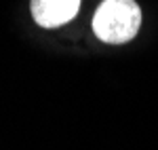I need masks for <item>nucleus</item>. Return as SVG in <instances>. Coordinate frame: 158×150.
Segmentation results:
<instances>
[{
	"label": "nucleus",
	"instance_id": "1",
	"mask_svg": "<svg viewBox=\"0 0 158 150\" xmlns=\"http://www.w3.org/2000/svg\"><path fill=\"white\" fill-rule=\"evenodd\" d=\"M141 11L135 0H103L93 17V30L103 42L120 45L139 32Z\"/></svg>",
	"mask_w": 158,
	"mask_h": 150
},
{
	"label": "nucleus",
	"instance_id": "2",
	"mask_svg": "<svg viewBox=\"0 0 158 150\" xmlns=\"http://www.w3.org/2000/svg\"><path fill=\"white\" fill-rule=\"evenodd\" d=\"M80 0H32V15L42 28L63 25L78 13Z\"/></svg>",
	"mask_w": 158,
	"mask_h": 150
}]
</instances>
